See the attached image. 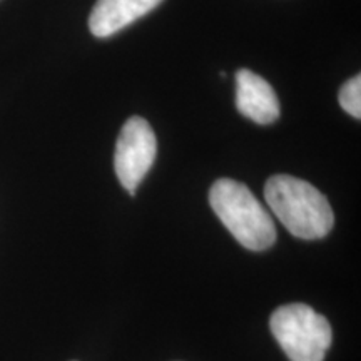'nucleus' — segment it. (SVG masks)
I'll return each mask as SVG.
<instances>
[{
  "instance_id": "f257e3e1",
  "label": "nucleus",
  "mask_w": 361,
  "mask_h": 361,
  "mask_svg": "<svg viewBox=\"0 0 361 361\" xmlns=\"http://www.w3.org/2000/svg\"><path fill=\"white\" fill-rule=\"evenodd\" d=\"M264 200L293 236L322 239L333 229L335 214L326 197L295 176L276 174L264 186Z\"/></svg>"
},
{
  "instance_id": "f03ea898",
  "label": "nucleus",
  "mask_w": 361,
  "mask_h": 361,
  "mask_svg": "<svg viewBox=\"0 0 361 361\" xmlns=\"http://www.w3.org/2000/svg\"><path fill=\"white\" fill-rule=\"evenodd\" d=\"M209 204L239 245L247 250L264 251L276 241L273 218L245 184L218 179L211 186Z\"/></svg>"
},
{
  "instance_id": "7ed1b4c3",
  "label": "nucleus",
  "mask_w": 361,
  "mask_h": 361,
  "mask_svg": "<svg viewBox=\"0 0 361 361\" xmlns=\"http://www.w3.org/2000/svg\"><path fill=\"white\" fill-rule=\"evenodd\" d=\"M269 326L291 361H323L331 346L328 319L306 305L279 306L271 314Z\"/></svg>"
},
{
  "instance_id": "20e7f679",
  "label": "nucleus",
  "mask_w": 361,
  "mask_h": 361,
  "mask_svg": "<svg viewBox=\"0 0 361 361\" xmlns=\"http://www.w3.org/2000/svg\"><path fill=\"white\" fill-rule=\"evenodd\" d=\"M157 154L156 134L144 117L133 116L126 121L117 137L114 169L117 179L129 194H135L139 184L154 164Z\"/></svg>"
},
{
  "instance_id": "39448f33",
  "label": "nucleus",
  "mask_w": 361,
  "mask_h": 361,
  "mask_svg": "<svg viewBox=\"0 0 361 361\" xmlns=\"http://www.w3.org/2000/svg\"><path fill=\"white\" fill-rule=\"evenodd\" d=\"M236 107L256 124H271L279 117V101L269 82L250 69L236 74Z\"/></svg>"
},
{
  "instance_id": "423d86ee",
  "label": "nucleus",
  "mask_w": 361,
  "mask_h": 361,
  "mask_svg": "<svg viewBox=\"0 0 361 361\" xmlns=\"http://www.w3.org/2000/svg\"><path fill=\"white\" fill-rule=\"evenodd\" d=\"M162 0H97L89 17L92 35L106 39L156 8Z\"/></svg>"
},
{
  "instance_id": "0eeeda50",
  "label": "nucleus",
  "mask_w": 361,
  "mask_h": 361,
  "mask_svg": "<svg viewBox=\"0 0 361 361\" xmlns=\"http://www.w3.org/2000/svg\"><path fill=\"white\" fill-rule=\"evenodd\" d=\"M340 106L348 112L351 117L360 119L361 117V75H355L350 80H346L338 94Z\"/></svg>"
}]
</instances>
